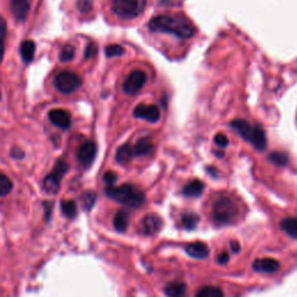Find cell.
I'll list each match as a JSON object with an SVG mask.
<instances>
[{"instance_id":"4316f807","label":"cell","mask_w":297,"mask_h":297,"mask_svg":"<svg viewBox=\"0 0 297 297\" xmlns=\"http://www.w3.org/2000/svg\"><path fill=\"white\" fill-rule=\"evenodd\" d=\"M95 201H96V194L93 192V190H86V192L83 194V196H81L83 208L86 211H89L93 208Z\"/></svg>"},{"instance_id":"e575fe53","label":"cell","mask_w":297,"mask_h":297,"mask_svg":"<svg viewBox=\"0 0 297 297\" xmlns=\"http://www.w3.org/2000/svg\"><path fill=\"white\" fill-rule=\"evenodd\" d=\"M96 51H97V47L95 43H89L87 48H86V51H85V59H89L92 58L93 56L96 55Z\"/></svg>"},{"instance_id":"5b68a950","label":"cell","mask_w":297,"mask_h":297,"mask_svg":"<svg viewBox=\"0 0 297 297\" xmlns=\"http://www.w3.org/2000/svg\"><path fill=\"white\" fill-rule=\"evenodd\" d=\"M146 0H113V12L121 19H135L143 13Z\"/></svg>"},{"instance_id":"ba28073f","label":"cell","mask_w":297,"mask_h":297,"mask_svg":"<svg viewBox=\"0 0 297 297\" xmlns=\"http://www.w3.org/2000/svg\"><path fill=\"white\" fill-rule=\"evenodd\" d=\"M146 84V75L145 72L141 70L133 71L128 76L123 84V91L129 95H135Z\"/></svg>"},{"instance_id":"277c9868","label":"cell","mask_w":297,"mask_h":297,"mask_svg":"<svg viewBox=\"0 0 297 297\" xmlns=\"http://www.w3.org/2000/svg\"><path fill=\"white\" fill-rule=\"evenodd\" d=\"M238 216L237 205L230 197L223 196L214 203L213 218L216 224L225 225L234 223Z\"/></svg>"},{"instance_id":"d4e9b609","label":"cell","mask_w":297,"mask_h":297,"mask_svg":"<svg viewBox=\"0 0 297 297\" xmlns=\"http://www.w3.org/2000/svg\"><path fill=\"white\" fill-rule=\"evenodd\" d=\"M7 32L6 20L0 15V64L3 63L4 55H5V40Z\"/></svg>"},{"instance_id":"f546056e","label":"cell","mask_w":297,"mask_h":297,"mask_svg":"<svg viewBox=\"0 0 297 297\" xmlns=\"http://www.w3.org/2000/svg\"><path fill=\"white\" fill-rule=\"evenodd\" d=\"M75 48H73L71 44H67L63 49L62 51H60V55H59V59L62 60V62H70V60L73 59V57H75Z\"/></svg>"},{"instance_id":"ac0fdd59","label":"cell","mask_w":297,"mask_h":297,"mask_svg":"<svg viewBox=\"0 0 297 297\" xmlns=\"http://www.w3.org/2000/svg\"><path fill=\"white\" fill-rule=\"evenodd\" d=\"M135 156H134L133 146L130 145L129 143H125L117 149L115 159L117 162H119V164L124 165V164H128V162L131 160Z\"/></svg>"},{"instance_id":"d6a6232c","label":"cell","mask_w":297,"mask_h":297,"mask_svg":"<svg viewBox=\"0 0 297 297\" xmlns=\"http://www.w3.org/2000/svg\"><path fill=\"white\" fill-rule=\"evenodd\" d=\"M214 142L215 144L219 146V148H226V146L229 145V140H227V137L225 135H223V134H217L214 138Z\"/></svg>"},{"instance_id":"52a82bcc","label":"cell","mask_w":297,"mask_h":297,"mask_svg":"<svg viewBox=\"0 0 297 297\" xmlns=\"http://www.w3.org/2000/svg\"><path fill=\"white\" fill-rule=\"evenodd\" d=\"M68 169L69 166L67 164V161H64L63 159H58V161L56 162L54 170L51 171V173L48 174V176L44 178L43 187L47 193L56 194L58 192L60 181H62L64 174L68 172Z\"/></svg>"},{"instance_id":"484cf974","label":"cell","mask_w":297,"mask_h":297,"mask_svg":"<svg viewBox=\"0 0 297 297\" xmlns=\"http://www.w3.org/2000/svg\"><path fill=\"white\" fill-rule=\"evenodd\" d=\"M199 223V216L193 213H186L181 217V224L187 230H193Z\"/></svg>"},{"instance_id":"2e32d148","label":"cell","mask_w":297,"mask_h":297,"mask_svg":"<svg viewBox=\"0 0 297 297\" xmlns=\"http://www.w3.org/2000/svg\"><path fill=\"white\" fill-rule=\"evenodd\" d=\"M186 252H187V254L190 255V257H193V258L205 259V258L208 257L209 249L205 243L196 242V243L188 244V245L186 246Z\"/></svg>"},{"instance_id":"836d02e7","label":"cell","mask_w":297,"mask_h":297,"mask_svg":"<svg viewBox=\"0 0 297 297\" xmlns=\"http://www.w3.org/2000/svg\"><path fill=\"white\" fill-rule=\"evenodd\" d=\"M104 181L107 184V186H114V184L117 181L116 173H114L113 171H108L104 174Z\"/></svg>"},{"instance_id":"8d00e7d4","label":"cell","mask_w":297,"mask_h":297,"mask_svg":"<svg viewBox=\"0 0 297 297\" xmlns=\"http://www.w3.org/2000/svg\"><path fill=\"white\" fill-rule=\"evenodd\" d=\"M11 154H12V157L16 158V159H18V158H22L24 156L23 151H21V150H20V149H13V150H12Z\"/></svg>"},{"instance_id":"ffe728a7","label":"cell","mask_w":297,"mask_h":297,"mask_svg":"<svg viewBox=\"0 0 297 297\" xmlns=\"http://www.w3.org/2000/svg\"><path fill=\"white\" fill-rule=\"evenodd\" d=\"M35 43L32 41H23L20 46V54L26 64H29L32 62L35 56Z\"/></svg>"},{"instance_id":"cb8c5ba5","label":"cell","mask_w":297,"mask_h":297,"mask_svg":"<svg viewBox=\"0 0 297 297\" xmlns=\"http://www.w3.org/2000/svg\"><path fill=\"white\" fill-rule=\"evenodd\" d=\"M60 209L65 217L75 218L77 216V205L72 200H64L60 203Z\"/></svg>"},{"instance_id":"e0dca14e","label":"cell","mask_w":297,"mask_h":297,"mask_svg":"<svg viewBox=\"0 0 297 297\" xmlns=\"http://www.w3.org/2000/svg\"><path fill=\"white\" fill-rule=\"evenodd\" d=\"M205 189V184L201 180H193L189 181L188 184L182 189V194L187 197H199Z\"/></svg>"},{"instance_id":"4fadbf2b","label":"cell","mask_w":297,"mask_h":297,"mask_svg":"<svg viewBox=\"0 0 297 297\" xmlns=\"http://www.w3.org/2000/svg\"><path fill=\"white\" fill-rule=\"evenodd\" d=\"M11 11L16 21H24L30 11L29 0H11Z\"/></svg>"},{"instance_id":"8992f818","label":"cell","mask_w":297,"mask_h":297,"mask_svg":"<svg viewBox=\"0 0 297 297\" xmlns=\"http://www.w3.org/2000/svg\"><path fill=\"white\" fill-rule=\"evenodd\" d=\"M81 84H83V80H81L80 77L71 71L60 72L55 78L56 89L60 93H64V94H70V93L76 92L81 86Z\"/></svg>"},{"instance_id":"7c38bea8","label":"cell","mask_w":297,"mask_h":297,"mask_svg":"<svg viewBox=\"0 0 297 297\" xmlns=\"http://www.w3.org/2000/svg\"><path fill=\"white\" fill-rule=\"evenodd\" d=\"M49 120L52 124L63 130L70 128L72 122L70 113L64 111V109H52L49 112Z\"/></svg>"},{"instance_id":"8fae6325","label":"cell","mask_w":297,"mask_h":297,"mask_svg":"<svg viewBox=\"0 0 297 297\" xmlns=\"http://www.w3.org/2000/svg\"><path fill=\"white\" fill-rule=\"evenodd\" d=\"M162 225L161 218L156 214H148L142 218L140 223V231L145 236L157 234Z\"/></svg>"},{"instance_id":"9c48e42d","label":"cell","mask_w":297,"mask_h":297,"mask_svg":"<svg viewBox=\"0 0 297 297\" xmlns=\"http://www.w3.org/2000/svg\"><path fill=\"white\" fill-rule=\"evenodd\" d=\"M96 151L97 149L94 142L87 141L80 145L77 158H78L79 162L84 166V168H89V166L92 165V162L95 159Z\"/></svg>"},{"instance_id":"d6986e66","label":"cell","mask_w":297,"mask_h":297,"mask_svg":"<svg viewBox=\"0 0 297 297\" xmlns=\"http://www.w3.org/2000/svg\"><path fill=\"white\" fill-rule=\"evenodd\" d=\"M113 224L114 227H115L119 233H124V231H127L129 226V214L123 209L119 210L115 216H114Z\"/></svg>"},{"instance_id":"9a60e30c","label":"cell","mask_w":297,"mask_h":297,"mask_svg":"<svg viewBox=\"0 0 297 297\" xmlns=\"http://www.w3.org/2000/svg\"><path fill=\"white\" fill-rule=\"evenodd\" d=\"M154 149V145L152 141L149 137H143L141 140L137 141L135 146H133L134 150V156L135 157H142V156H148L151 154Z\"/></svg>"},{"instance_id":"603a6c76","label":"cell","mask_w":297,"mask_h":297,"mask_svg":"<svg viewBox=\"0 0 297 297\" xmlns=\"http://www.w3.org/2000/svg\"><path fill=\"white\" fill-rule=\"evenodd\" d=\"M195 297H224L221 288L216 286H205L196 292Z\"/></svg>"},{"instance_id":"6da1fadb","label":"cell","mask_w":297,"mask_h":297,"mask_svg":"<svg viewBox=\"0 0 297 297\" xmlns=\"http://www.w3.org/2000/svg\"><path fill=\"white\" fill-rule=\"evenodd\" d=\"M149 28L151 31L173 34L180 39H190L195 34L193 23L184 15H158L150 20Z\"/></svg>"},{"instance_id":"44dd1931","label":"cell","mask_w":297,"mask_h":297,"mask_svg":"<svg viewBox=\"0 0 297 297\" xmlns=\"http://www.w3.org/2000/svg\"><path fill=\"white\" fill-rule=\"evenodd\" d=\"M164 290L169 297H184L187 287L184 282H170L166 284Z\"/></svg>"},{"instance_id":"83f0119b","label":"cell","mask_w":297,"mask_h":297,"mask_svg":"<svg viewBox=\"0 0 297 297\" xmlns=\"http://www.w3.org/2000/svg\"><path fill=\"white\" fill-rule=\"evenodd\" d=\"M13 189V182L5 174L0 173V196H6Z\"/></svg>"},{"instance_id":"30bf717a","label":"cell","mask_w":297,"mask_h":297,"mask_svg":"<svg viewBox=\"0 0 297 297\" xmlns=\"http://www.w3.org/2000/svg\"><path fill=\"white\" fill-rule=\"evenodd\" d=\"M134 116L151 122V123H156L160 120V111L154 105H138L134 111Z\"/></svg>"},{"instance_id":"f35d334b","label":"cell","mask_w":297,"mask_h":297,"mask_svg":"<svg viewBox=\"0 0 297 297\" xmlns=\"http://www.w3.org/2000/svg\"><path fill=\"white\" fill-rule=\"evenodd\" d=\"M0 96H2V95H0Z\"/></svg>"},{"instance_id":"7a4b0ae2","label":"cell","mask_w":297,"mask_h":297,"mask_svg":"<svg viewBox=\"0 0 297 297\" xmlns=\"http://www.w3.org/2000/svg\"><path fill=\"white\" fill-rule=\"evenodd\" d=\"M105 192L112 200L129 208H140L145 202V194L136 186L130 184H124L119 187L107 186Z\"/></svg>"},{"instance_id":"4dcf8cb0","label":"cell","mask_w":297,"mask_h":297,"mask_svg":"<svg viewBox=\"0 0 297 297\" xmlns=\"http://www.w3.org/2000/svg\"><path fill=\"white\" fill-rule=\"evenodd\" d=\"M106 56L107 57H116V56H122L124 54L123 47L119 46V44H111V46L106 47L105 49Z\"/></svg>"},{"instance_id":"7402d4cb","label":"cell","mask_w":297,"mask_h":297,"mask_svg":"<svg viewBox=\"0 0 297 297\" xmlns=\"http://www.w3.org/2000/svg\"><path fill=\"white\" fill-rule=\"evenodd\" d=\"M281 229L291 238L297 239V218L287 217L281 222Z\"/></svg>"},{"instance_id":"3957f363","label":"cell","mask_w":297,"mask_h":297,"mask_svg":"<svg viewBox=\"0 0 297 297\" xmlns=\"http://www.w3.org/2000/svg\"><path fill=\"white\" fill-rule=\"evenodd\" d=\"M230 125L244 140L250 142L255 150L265 151L267 146V138L265 131L261 128L254 127L245 120H235L231 122Z\"/></svg>"},{"instance_id":"74e56055","label":"cell","mask_w":297,"mask_h":297,"mask_svg":"<svg viewBox=\"0 0 297 297\" xmlns=\"http://www.w3.org/2000/svg\"><path fill=\"white\" fill-rule=\"evenodd\" d=\"M230 247H231V251H233L234 253H237V252H239V250H241V246H239L238 242H235V241L230 243Z\"/></svg>"},{"instance_id":"1f68e13d","label":"cell","mask_w":297,"mask_h":297,"mask_svg":"<svg viewBox=\"0 0 297 297\" xmlns=\"http://www.w3.org/2000/svg\"><path fill=\"white\" fill-rule=\"evenodd\" d=\"M77 6H78L81 13H88V12L92 11L93 0H78Z\"/></svg>"},{"instance_id":"5bb4252c","label":"cell","mask_w":297,"mask_h":297,"mask_svg":"<svg viewBox=\"0 0 297 297\" xmlns=\"http://www.w3.org/2000/svg\"><path fill=\"white\" fill-rule=\"evenodd\" d=\"M252 267L254 271L261 273H274L280 268V262L273 258H261L255 260Z\"/></svg>"},{"instance_id":"d590c367","label":"cell","mask_w":297,"mask_h":297,"mask_svg":"<svg viewBox=\"0 0 297 297\" xmlns=\"http://www.w3.org/2000/svg\"><path fill=\"white\" fill-rule=\"evenodd\" d=\"M217 262L221 263V265H225V263L229 261V254L227 252H222L221 254L217 255Z\"/></svg>"},{"instance_id":"f1b7e54d","label":"cell","mask_w":297,"mask_h":297,"mask_svg":"<svg viewBox=\"0 0 297 297\" xmlns=\"http://www.w3.org/2000/svg\"><path fill=\"white\" fill-rule=\"evenodd\" d=\"M270 160L272 162H274L275 165H279V166H284L288 164V161H289V158L286 153L283 152H272L270 154Z\"/></svg>"}]
</instances>
